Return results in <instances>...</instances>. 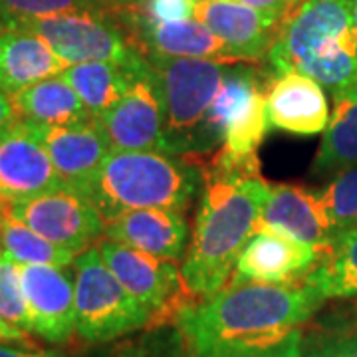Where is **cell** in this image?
<instances>
[{
  "instance_id": "1",
  "label": "cell",
  "mask_w": 357,
  "mask_h": 357,
  "mask_svg": "<svg viewBox=\"0 0 357 357\" xmlns=\"http://www.w3.org/2000/svg\"><path fill=\"white\" fill-rule=\"evenodd\" d=\"M326 300L306 282H229L181 307L173 324L189 357H302L306 326Z\"/></svg>"
},
{
  "instance_id": "10",
  "label": "cell",
  "mask_w": 357,
  "mask_h": 357,
  "mask_svg": "<svg viewBox=\"0 0 357 357\" xmlns=\"http://www.w3.org/2000/svg\"><path fill=\"white\" fill-rule=\"evenodd\" d=\"M0 203L40 236L74 255H82L91 244H98L105 232V220L98 206L88 195L70 187L26 201L0 199Z\"/></svg>"
},
{
  "instance_id": "35",
  "label": "cell",
  "mask_w": 357,
  "mask_h": 357,
  "mask_svg": "<svg viewBox=\"0 0 357 357\" xmlns=\"http://www.w3.org/2000/svg\"><path fill=\"white\" fill-rule=\"evenodd\" d=\"M0 344H30V337L26 330H20L0 318Z\"/></svg>"
},
{
  "instance_id": "13",
  "label": "cell",
  "mask_w": 357,
  "mask_h": 357,
  "mask_svg": "<svg viewBox=\"0 0 357 357\" xmlns=\"http://www.w3.org/2000/svg\"><path fill=\"white\" fill-rule=\"evenodd\" d=\"M66 189L50 155L32 128L16 119L0 133V199L26 201L44 192Z\"/></svg>"
},
{
  "instance_id": "7",
  "label": "cell",
  "mask_w": 357,
  "mask_h": 357,
  "mask_svg": "<svg viewBox=\"0 0 357 357\" xmlns=\"http://www.w3.org/2000/svg\"><path fill=\"white\" fill-rule=\"evenodd\" d=\"M76 333L88 344H107L153 328V314L129 294L96 248L74 260Z\"/></svg>"
},
{
  "instance_id": "5",
  "label": "cell",
  "mask_w": 357,
  "mask_h": 357,
  "mask_svg": "<svg viewBox=\"0 0 357 357\" xmlns=\"http://www.w3.org/2000/svg\"><path fill=\"white\" fill-rule=\"evenodd\" d=\"M268 84V82H266ZM258 70L243 62L227 64L217 98L208 107L199 135L197 155L218 151L232 159L255 157L266 137V86Z\"/></svg>"
},
{
  "instance_id": "38",
  "label": "cell",
  "mask_w": 357,
  "mask_h": 357,
  "mask_svg": "<svg viewBox=\"0 0 357 357\" xmlns=\"http://www.w3.org/2000/svg\"><path fill=\"white\" fill-rule=\"evenodd\" d=\"M349 8H351V18H354V26L357 30V0H349Z\"/></svg>"
},
{
  "instance_id": "25",
  "label": "cell",
  "mask_w": 357,
  "mask_h": 357,
  "mask_svg": "<svg viewBox=\"0 0 357 357\" xmlns=\"http://www.w3.org/2000/svg\"><path fill=\"white\" fill-rule=\"evenodd\" d=\"M324 300L357 298V230L342 236L304 278Z\"/></svg>"
},
{
  "instance_id": "12",
  "label": "cell",
  "mask_w": 357,
  "mask_h": 357,
  "mask_svg": "<svg viewBox=\"0 0 357 357\" xmlns=\"http://www.w3.org/2000/svg\"><path fill=\"white\" fill-rule=\"evenodd\" d=\"M119 26L128 40L143 56H169V58H204L225 64H236L229 46L201 20L153 22L141 14L139 8L121 10Z\"/></svg>"
},
{
  "instance_id": "8",
  "label": "cell",
  "mask_w": 357,
  "mask_h": 357,
  "mask_svg": "<svg viewBox=\"0 0 357 357\" xmlns=\"http://www.w3.org/2000/svg\"><path fill=\"white\" fill-rule=\"evenodd\" d=\"M16 30L38 34L70 66L84 62L131 64L141 52L131 44L112 13H64L28 20Z\"/></svg>"
},
{
  "instance_id": "21",
  "label": "cell",
  "mask_w": 357,
  "mask_h": 357,
  "mask_svg": "<svg viewBox=\"0 0 357 357\" xmlns=\"http://www.w3.org/2000/svg\"><path fill=\"white\" fill-rule=\"evenodd\" d=\"M70 68L50 44L28 30L0 32V89L8 96L42 79L60 76Z\"/></svg>"
},
{
  "instance_id": "27",
  "label": "cell",
  "mask_w": 357,
  "mask_h": 357,
  "mask_svg": "<svg viewBox=\"0 0 357 357\" xmlns=\"http://www.w3.org/2000/svg\"><path fill=\"white\" fill-rule=\"evenodd\" d=\"M333 234V244L357 230V165L335 173L332 181L318 191Z\"/></svg>"
},
{
  "instance_id": "16",
  "label": "cell",
  "mask_w": 357,
  "mask_h": 357,
  "mask_svg": "<svg viewBox=\"0 0 357 357\" xmlns=\"http://www.w3.org/2000/svg\"><path fill=\"white\" fill-rule=\"evenodd\" d=\"M195 18L229 46L236 62L266 58L284 22L236 0H199Z\"/></svg>"
},
{
  "instance_id": "11",
  "label": "cell",
  "mask_w": 357,
  "mask_h": 357,
  "mask_svg": "<svg viewBox=\"0 0 357 357\" xmlns=\"http://www.w3.org/2000/svg\"><path fill=\"white\" fill-rule=\"evenodd\" d=\"M96 246L117 280L153 314V326H163L169 314L175 319L187 296L175 260L157 258L112 238H102Z\"/></svg>"
},
{
  "instance_id": "18",
  "label": "cell",
  "mask_w": 357,
  "mask_h": 357,
  "mask_svg": "<svg viewBox=\"0 0 357 357\" xmlns=\"http://www.w3.org/2000/svg\"><path fill=\"white\" fill-rule=\"evenodd\" d=\"M318 260L319 255L307 244L272 230H256L241 250L229 282H302Z\"/></svg>"
},
{
  "instance_id": "28",
  "label": "cell",
  "mask_w": 357,
  "mask_h": 357,
  "mask_svg": "<svg viewBox=\"0 0 357 357\" xmlns=\"http://www.w3.org/2000/svg\"><path fill=\"white\" fill-rule=\"evenodd\" d=\"M64 13H112L105 0H0V32Z\"/></svg>"
},
{
  "instance_id": "17",
  "label": "cell",
  "mask_w": 357,
  "mask_h": 357,
  "mask_svg": "<svg viewBox=\"0 0 357 357\" xmlns=\"http://www.w3.org/2000/svg\"><path fill=\"white\" fill-rule=\"evenodd\" d=\"M268 126L300 137L324 133L330 123L326 89L296 70L272 74L266 84Z\"/></svg>"
},
{
  "instance_id": "24",
  "label": "cell",
  "mask_w": 357,
  "mask_h": 357,
  "mask_svg": "<svg viewBox=\"0 0 357 357\" xmlns=\"http://www.w3.org/2000/svg\"><path fill=\"white\" fill-rule=\"evenodd\" d=\"M357 165V91L333 98V114L324 131L312 173L318 177L335 175Z\"/></svg>"
},
{
  "instance_id": "32",
  "label": "cell",
  "mask_w": 357,
  "mask_h": 357,
  "mask_svg": "<svg viewBox=\"0 0 357 357\" xmlns=\"http://www.w3.org/2000/svg\"><path fill=\"white\" fill-rule=\"evenodd\" d=\"M197 2L199 0H147L139 10L153 22H178L195 18Z\"/></svg>"
},
{
  "instance_id": "9",
  "label": "cell",
  "mask_w": 357,
  "mask_h": 357,
  "mask_svg": "<svg viewBox=\"0 0 357 357\" xmlns=\"http://www.w3.org/2000/svg\"><path fill=\"white\" fill-rule=\"evenodd\" d=\"M112 151L165 153V102L159 77L145 56L131 68L126 96L100 117Z\"/></svg>"
},
{
  "instance_id": "33",
  "label": "cell",
  "mask_w": 357,
  "mask_h": 357,
  "mask_svg": "<svg viewBox=\"0 0 357 357\" xmlns=\"http://www.w3.org/2000/svg\"><path fill=\"white\" fill-rule=\"evenodd\" d=\"M0 357H74L56 351V349H42L30 344H0Z\"/></svg>"
},
{
  "instance_id": "3",
  "label": "cell",
  "mask_w": 357,
  "mask_h": 357,
  "mask_svg": "<svg viewBox=\"0 0 357 357\" xmlns=\"http://www.w3.org/2000/svg\"><path fill=\"white\" fill-rule=\"evenodd\" d=\"M272 74L296 70L332 98L357 91V30L349 0H304L284 18L266 54Z\"/></svg>"
},
{
  "instance_id": "31",
  "label": "cell",
  "mask_w": 357,
  "mask_h": 357,
  "mask_svg": "<svg viewBox=\"0 0 357 357\" xmlns=\"http://www.w3.org/2000/svg\"><path fill=\"white\" fill-rule=\"evenodd\" d=\"M0 318L30 332V314L26 306L20 266L0 248Z\"/></svg>"
},
{
  "instance_id": "30",
  "label": "cell",
  "mask_w": 357,
  "mask_h": 357,
  "mask_svg": "<svg viewBox=\"0 0 357 357\" xmlns=\"http://www.w3.org/2000/svg\"><path fill=\"white\" fill-rule=\"evenodd\" d=\"M302 357H357V319H337L306 333Z\"/></svg>"
},
{
  "instance_id": "6",
  "label": "cell",
  "mask_w": 357,
  "mask_h": 357,
  "mask_svg": "<svg viewBox=\"0 0 357 357\" xmlns=\"http://www.w3.org/2000/svg\"><path fill=\"white\" fill-rule=\"evenodd\" d=\"M159 77L165 102V153L191 161L197 155L199 135L208 107L217 98L225 62L204 58L145 56Z\"/></svg>"
},
{
  "instance_id": "4",
  "label": "cell",
  "mask_w": 357,
  "mask_h": 357,
  "mask_svg": "<svg viewBox=\"0 0 357 357\" xmlns=\"http://www.w3.org/2000/svg\"><path fill=\"white\" fill-rule=\"evenodd\" d=\"M203 169L163 151H112L88 195L105 225L129 211L169 208L185 213L203 189Z\"/></svg>"
},
{
  "instance_id": "23",
  "label": "cell",
  "mask_w": 357,
  "mask_h": 357,
  "mask_svg": "<svg viewBox=\"0 0 357 357\" xmlns=\"http://www.w3.org/2000/svg\"><path fill=\"white\" fill-rule=\"evenodd\" d=\"M139 58H135L131 64H115V62L74 64L60 76L74 88L79 100L88 107L89 114L100 117L126 96L131 84V68Z\"/></svg>"
},
{
  "instance_id": "19",
  "label": "cell",
  "mask_w": 357,
  "mask_h": 357,
  "mask_svg": "<svg viewBox=\"0 0 357 357\" xmlns=\"http://www.w3.org/2000/svg\"><path fill=\"white\" fill-rule=\"evenodd\" d=\"M256 230H272L307 244L319 258L333 246V234L319 203L318 191L296 185L270 187Z\"/></svg>"
},
{
  "instance_id": "14",
  "label": "cell",
  "mask_w": 357,
  "mask_h": 357,
  "mask_svg": "<svg viewBox=\"0 0 357 357\" xmlns=\"http://www.w3.org/2000/svg\"><path fill=\"white\" fill-rule=\"evenodd\" d=\"M22 276L30 332L48 344H66L76 333L74 274L46 264H18Z\"/></svg>"
},
{
  "instance_id": "37",
  "label": "cell",
  "mask_w": 357,
  "mask_h": 357,
  "mask_svg": "<svg viewBox=\"0 0 357 357\" xmlns=\"http://www.w3.org/2000/svg\"><path fill=\"white\" fill-rule=\"evenodd\" d=\"M107 6L112 8V13H121V10H131V8H139L141 4H145L147 0H105Z\"/></svg>"
},
{
  "instance_id": "34",
  "label": "cell",
  "mask_w": 357,
  "mask_h": 357,
  "mask_svg": "<svg viewBox=\"0 0 357 357\" xmlns=\"http://www.w3.org/2000/svg\"><path fill=\"white\" fill-rule=\"evenodd\" d=\"M236 2H243L246 6H252L256 10H262V13L272 14V16L284 20L304 0H236Z\"/></svg>"
},
{
  "instance_id": "15",
  "label": "cell",
  "mask_w": 357,
  "mask_h": 357,
  "mask_svg": "<svg viewBox=\"0 0 357 357\" xmlns=\"http://www.w3.org/2000/svg\"><path fill=\"white\" fill-rule=\"evenodd\" d=\"M28 126L48 151L66 187L86 195L105 157L112 153V145L98 119L74 126Z\"/></svg>"
},
{
  "instance_id": "22",
  "label": "cell",
  "mask_w": 357,
  "mask_h": 357,
  "mask_svg": "<svg viewBox=\"0 0 357 357\" xmlns=\"http://www.w3.org/2000/svg\"><path fill=\"white\" fill-rule=\"evenodd\" d=\"M18 119L34 126H74L93 119L62 76L42 79L10 96Z\"/></svg>"
},
{
  "instance_id": "26",
  "label": "cell",
  "mask_w": 357,
  "mask_h": 357,
  "mask_svg": "<svg viewBox=\"0 0 357 357\" xmlns=\"http://www.w3.org/2000/svg\"><path fill=\"white\" fill-rule=\"evenodd\" d=\"M0 248L16 264H46L68 268L74 264V252L60 248L38 232L14 218L0 203Z\"/></svg>"
},
{
  "instance_id": "20",
  "label": "cell",
  "mask_w": 357,
  "mask_h": 357,
  "mask_svg": "<svg viewBox=\"0 0 357 357\" xmlns=\"http://www.w3.org/2000/svg\"><path fill=\"white\" fill-rule=\"evenodd\" d=\"M103 236L163 260H178L187 248L189 225L185 213L141 208L109 220Z\"/></svg>"
},
{
  "instance_id": "36",
  "label": "cell",
  "mask_w": 357,
  "mask_h": 357,
  "mask_svg": "<svg viewBox=\"0 0 357 357\" xmlns=\"http://www.w3.org/2000/svg\"><path fill=\"white\" fill-rule=\"evenodd\" d=\"M16 119H18V115L14 109L13 98L4 89H0V133L10 128Z\"/></svg>"
},
{
  "instance_id": "29",
  "label": "cell",
  "mask_w": 357,
  "mask_h": 357,
  "mask_svg": "<svg viewBox=\"0 0 357 357\" xmlns=\"http://www.w3.org/2000/svg\"><path fill=\"white\" fill-rule=\"evenodd\" d=\"M109 357H189V354L177 326L163 324L119 344Z\"/></svg>"
},
{
  "instance_id": "2",
  "label": "cell",
  "mask_w": 357,
  "mask_h": 357,
  "mask_svg": "<svg viewBox=\"0 0 357 357\" xmlns=\"http://www.w3.org/2000/svg\"><path fill=\"white\" fill-rule=\"evenodd\" d=\"M199 167L204 177L201 201L181 264L183 288L191 302L229 284L241 250L258 229L270 191L256 155L232 159L215 151Z\"/></svg>"
}]
</instances>
